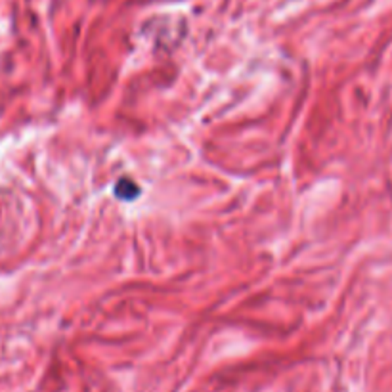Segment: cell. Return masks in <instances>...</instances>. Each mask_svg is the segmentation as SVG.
Instances as JSON below:
<instances>
[{"label": "cell", "mask_w": 392, "mask_h": 392, "mask_svg": "<svg viewBox=\"0 0 392 392\" xmlns=\"http://www.w3.org/2000/svg\"><path fill=\"white\" fill-rule=\"evenodd\" d=\"M138 191H140L138 186L134 182H130L129 178H122L121 182L115 186L117 197H121V199H134Z\"/></svg>", "instance_id": "obj_1"}]
</instances>
